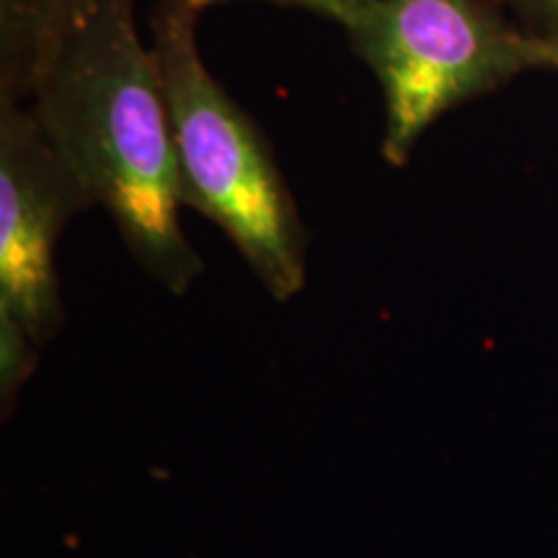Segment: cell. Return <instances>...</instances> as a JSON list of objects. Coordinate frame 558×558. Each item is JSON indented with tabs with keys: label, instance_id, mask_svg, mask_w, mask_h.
Masks as SVG:
<instances>
[{
	"label": "cell",
	"instance_id": "52a82bcc",
	"mask_svg": "<svg viewBox=\"0 0 558 558\" xmlns=\"http://www.w3.org/2000/svg\"><path fill=\"white\" fill-rule=\"evenodd\" d=\"M530 26L533 37H556L558 34V0H505Z\"/></svg>",
	"mask_w": 558,
	"mask_h": 558
},
{
	"label": "cell",
	"instance_id": "8992f818",
	"mask_svg": "<svg viewBox=\"0 0 558 558\" xmlns=\"http://www.w3.org/2000/svg\"><path fill=\"white\" fill-rule=\"evenodd\" d=\"M179 3L190 5L192 11L202 13L209 5H220V3H230V0H179ZM262 3H275V5H284V9H300V11H311L320 19H329L333 24H339L341 29H352L357 21L365 16V11L373 5V0H262Z\"/></svg>",
	"mask_w": 558,
	"mask_h": 558
},
{
	"label": "cell",
	"instance_id": "ba28073f",
	"mask_svg": "<svg viewBox=\"0 0 558 558\" xmlns=\"http://www.w3.org/2000/svg\"><path fill=\"white\" fill-rule=\"evenodd\" d=\"M530 37H533V34H530ZM533 58L535 68L558 73V34L556 37H533Z\"/></svg>",
	"mask_w": 558,
	"mask_h": 558
},
{
	"label": "cell",
	"instance_id": "7a4b0ae2",
	"mask_svg": "<svg viewBox=\"0 0 558 558\" xmlns=\"http://www.w3.org/2000/svg\"><path fill=\"white\" fill-rule=\"evenodd\" d=\"M197 16L179 0H160L150 19L181 197L233 241L264 290L284 303L305 288L308 235L259 124L202 60Z\"/></svg>",
	"mask_w": 558,
	"mask_h": 558
},
{
	"label": "cell",
	"instance_id": "5b68a950",
	"mask_svg": "<svg viewBox=\"0 0 558 558\" xmlns=\"http://www.w3.org/2000/svg\"><path fill=\"white\" fill-rule=\"evenodd\" d=\"M34 341L16 320L0 316V378H3V393L9 396L19 388V383L32 373Z\"/></svg>",
	"mask_w": 558,
	"mask_h": 558
},
{
	"label": "cell",
	"instance_id": "3957f363",
	"mask_svg": "<svg viewBox=\"0 0 558 558\" xmlns=\"http://www.w3.org/2000/svg\"><path fill=\"white\" fill-rule=\"evenodd\" d=\"M349 45L383 90L380 156L407 166L450 109L535 70L533 37L492 0H373Z\"/></svg>",
	"mask_w": 558,
	"mask_h": 558
},
{
	"label": "cell",
	"instance_id": "6da1fadb",
	"mask_svg": "<svg viewBox=\"0 0 558 558\" xmlns=\"http://www.w3.org/2000/svg\"><path fill=\"white\" fill-rule=\"evenodd\" d=\"M24 107L140 267L166 290H190L202 259L181 230L169 101L135 0H73Z\"/></svg>",
	"mask_w": 558,
	"mask_h": 558
},
{
	"label": "cell",
	"instance_id": "277c9868",
	"mask_svg": "<svg viewBox=\"0 0 558 558\" xmlns=\"http://www.w3.org/2000/svg\"><path fill=\"white\" fill-rule=\"evenodd\" d=\"M94 207L86 186L24 104H0V316L41 344L62 324L60 233Z\"/></svg>",
	"mask_w": 558,
	"mask_h": 558
}]
</instances>
